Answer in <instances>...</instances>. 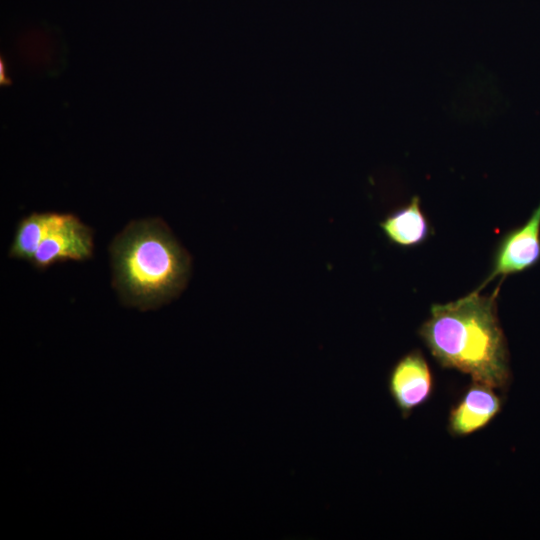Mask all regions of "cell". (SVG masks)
Instances as JSON below:
<instances>
[{
	"instance_id": "2",
	"label": "cell",
	"mask_w": 540,
	"mask_h": 540,
	"mask_svg": "<svg viewBox=\"0 0 540 540\" xmlns=\"http://www.w3.org/2000/svg\"><path fill=\"white\" fill-rule=\"evenodd\" d=\"M109 253L112 285L127 306L155 309L186 287L190 255L160 218L128 223L112 240Z\"/></svg>"
},
{
	"instance_id": "8",
	"label": "cell",
	"mask_w": 540,
	"mask_h": 540,
	"mask_svg": "<svg viewBox=\"0 0 540 540\" xmlns=\"http://www.w3.org/2000/svg\"><path fill=\"white\" fill-rule=\"evenodd\" d=\"M57 214L56 212H33L24 216L15 228L8 252L9 257L31 263L38 246L54 224Z\"/></svg>"
},
{
	"instance_id": "5",
	"label": "cell",
	"mask_w": 540,
	"mask_h": 540,
	"mask_svg": "<svg viewBox=\"0 0 540 540\" xmlns=\"http://www.w3.org/2000/svg\"><path fill=\"white\" fill-rule=\"evenodd\" d=\"M387 386L403 418L424 405L432 397L434 378L423 354L413 350L402 356L391 368Z\"/></svg>"
},
{
	"instance_id": "4",
	"label": "cell",
	"mask_w": 540,
	"mask_h": 540,
	"mask_svg": "<svg viewBox=\"0 0 540 540\" xmlns=\"http://www.w3.org/2000/svg\"><path fill=\"white\" fill-rule=\"evenodd\" d=\"M540 261V203L528 220L507 232L496 249L491 271L476 290L497 277L526 271Z\"/></svg>"
},
{
	"instance_id": "1",
	"label": "cell",
	"mask_w": 540,
	"mask_h": 540,
	"mask_svg": "<svg viewBox=\"0 0 540 540\" xmlns=\"http://www.w3.org/2000/svg\"><path fill=\"white\" fill-rule=\"evenodd\" d=\"M472 293L434 304L419 336L435 360L472 381L505 389L510 380L509 353L497 316L496 296Z\"/></svg>"
},
{
	"instance_id": "3",
	"label": "cell",
	"mask_w": 540,
	"mask_h": 540,
	"mask_svg": "<svg viewBox=\"0 0 540 540\" xmlns=\"http://www.w3.org/2000/svg\"><path fill=\"white\" fill-rule=\"evenodd\" d=\"M93 231L77 216L58 213L38 246L31 264L38 270L67 260L85 261L93 254Z\"/></svg>"
},
{
	"instance_id": "6",
	"label": "cell",
	"mask_w": 540,
	"mask_h": 540,
	"mask_svg": "<svg viewBox=\"0 0 540 540\" xmlns=\"http://www.w3.org/2000/svg\"><path fill=\"white\" fill-rule=\"evenodd\" d=\"M501 408V398L495 388L472 381L449 412L448 432L453 437L472 435L488 426Z\"/></svg>"
},
{
	"instance_id": "7",
	"label": "cell",
	"mask_w": 540,
	"mask_h": 540,
	"mask_svg": "<svg viewBox=\"0 0 540 540\" xmlns=\"http://www.w3.org/2000/svg\"><path fill=\"white\" fill-rule=\"evenodd\" d=\"M380 228L390 243L405 248L422 244L430 235V225L418 197L389 213L380 222Z\"/></svg>"
}]
</instances>
